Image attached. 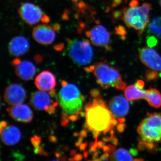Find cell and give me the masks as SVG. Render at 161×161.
<instances>
[{
  "label": "cell",
  "mask_w": 161,
  "mask_h": 161,
  "mask_svg": "<svg viewBox=\"0 0 161 161\" xmlns=\"http://www.w3.org/2000/svg\"><path fill=\"white\" fill-rule=\"evenodd\" d=\"M137 132L147 145L161 142V112L148 113L139 125Z\"/></svg>",
  "instance_id": "obj_5"
},
{
  "label": "cell",
  "mask_w": 161,
  "mask_h": 161,
  "mask_svg": "<svg viewBox=\"0 0 161 161\" xmlns=\"http://www.w3.org/2000/svg\"><path fill=\"white\" fill-rule=\"evenodd\" d=\"M158 72L153 70H148L146 73V78L147 80H151L157 79L158 77Z\"/></svg>",
  "instance_id": "obj_23"
},
{
  "label": "cell",
  "mask_w": 161,
  "mask_h": 161,
  "mask_svg": "<svg viewBox=\"0 0 161 161\" xmlns=\"http://www.w3.org/2000/svg\"><path fill=\"white\" fill-rule=\"evenodd\" d=\"M7 125V124L6 122L2 121L0 122V135H1V132L4 127Z\"/></svg>",
  "instance_id": "obj_26"
},
{
  "label": "cell",
  "mask_w": 161,
  "mask_h": 161,
  "mask_svg": "<svg viewBox=\"0 0 161 161\" xmlns=\"http://www.w3.org/2000/svg\"><path fill=\"white\" fill-rule=\"evenodd\" d=\"M85 35L95 46L111 50V33L103 25L97 23L96 25L86 31Z\"/></svg>",
  "instance_id": "obj_8"
},
{
  "label": "cell",
  "mask_w": 161,
  "mask_h": 161,
  "mask_svg": "<svg viewBox=\"0 0 161 161\" xmlns=\"http://www.w3.org/2000/svg\"><path fill=\"white\" fill-rule=\"evenodd\" d=\"M157 43V40L154 36L150 37L147 40V43L150 47L154 46Z\"/></svg>",
  "instance_id": "obj_25"
},
{
  "label": "cell",
  "mask_w": 161,
  "mask_h": 161,
  "mask_svg": "<svg viewBox=\"0 0 161 161\" xmlns=\"http://www.w3.org/2000/svg\"><path fill=\"white\" fill-rule=\"evenodd\" d=\"M144 83L142 80H138L135 85H130L125 89V95L129 101H133L145 99L147 90H143Z\"/></svg>",
  "instance_id": "obj_19"
},
{
  "label": "cell",
  "mask_w": 161,
  "mask_h": 161,
  "mask_svg": "<svg viewBox=\"0 0 161 161\" xmlns=\"http://www.w3.org/2000/svg\"><path fill=\"white\" fill-rule=\"evenodd\" d=\"M139 58L147 67L158 72H161V56L150 47L141 48L139 52Z\"/></svg>",
  "instance_id": "obj_10"
},
{
  "label": "cell",
  "mask_w": 161,
  "mask_h": 161,
  "mask_svg": "<svg viewBox=\"0 0 161 161\" xmlns=\"http://www.w3.org/2000/svg\"><path fill=\"white\" fill-rule=\"evenodd\" d=\"M151 4L145 3L139 5L138 0L130 1L129 6L114 14L115 18H121L128 28L138 31L141 36L150 23L149 14Z\"/></svg>",
  "instance_id": "obj_3"
},
{
  "label": "cell",
  "mask_w": 161,
  "mask_h": 161,
  "mask_svg": "<svg viewBox=\"0 0 161 161\" xmlns=\"http://www.w3.org/2000/svg\"><path fill=\"white\" fill-rule=\"evenodd\" d=\"M22 137L21 131L17 127L7 125L4 127L1 133V138L3 143L7 146H13L18 143Z\"/></svg>",
  "instance_id": "obj_18"
},
{
  "label": "cell",
  "mask_w": 161,
  "mask_h": 161,
  "mask_svg": "<svg viewBox=\"0 0 161 161\" xmlns=\"http://www.w3.org/2000/svg\"><path fill=\"white\" fill-rule=\"evenodd\" d=\"M122 1V0H114V2H113V4H112V6H118V5L120 4Z\"/></svg>",
  "instance_id": "obj_27"
},
{
  "label": "cell",
  "mask_w": 161,
  "mask_h": 161,
  "mask_svg": "<svg viewBox=\"0 0 161 161\" xmlns=\"http://www.w3.org/2000/svg\"><path fill=\"white\" fill-rule=\"evenodd\" d=\"M90 95V100L84 108L85 121L81 133H91L95 139L94 145L102 136L104 142L113 140L115 128L121 132L125 124L115 118L98 90H92Z\"/></svg>",
  "instance_id": "obj_1"
},
{
  "label": "cell",
  "mask_w": 161,
  "mask_h": 161,
  "mask_svg": "<svg viewBox=\"0 0 161 161\" xmlns=\"http://www.w3.org/2000/svg\"><path fill=\"white\" fill-rule=\"evenodd\" d=\"M145 99L153 108H159L161 107V93L154 88L151 87L147 90Z\"/></svg>",
  "instance_id": "obj_20"
},
{
  "label": "cell",
  "mask_w": 161,
  "mask_h": 161,
  "mask_svg": "<svg viewBox=\"0 0 161 161\" xmlns=\"http://www.w3.org/2000/svg\"><path fill=\"white\" fill-rule=\"evenodd\" d=\"M86 72L92 73L98 85L103 89L114 88L123 91L127 84L118 70L104 62H97L86 68Z\"/></svg>",
  "instance_id": "obj_4"
},
{
  "label": "cell",
  "mask_w": 161,
  "mask_h": 161,
  "mask_svg": "<svg viewBox=\"0 0 161 161\" xmlns=\"http://www.w3.org/2000/svg\"><path fill=\"white\" fill-rule=\"evenodd\" d=\"M116 33L117 35H119L122 38H125V36L126 34L125 30L123 26H119L115 28Z\"/></svg>",
  "instance_id": "obj_24"
},
{
  "label": "cell",
  "mask_w": 161,
  "mask_h": 161,
  "mask_svg": "<svg viewBox=\"0 0 161 161\" xmlns=\"http://www.w3.org/2000/svg\"><path fill=\"white\" fill-rule=\"evenodd\" d=\"M4 98L6 103L10 105L21 104L26 100V90L19 84H11L5 90Z\"/></svg>",
  "instance_id": "obj_13"
},
{
  "label": "cell",
  "mask_w": 161,
  "mask_h": 161,
  "mask_svg": "<svg viewBox=\"0 0 161 161\" xmlns=\"http://www.w3.org/2000/svg\"><path fill=\"white\" fill-rule=\"evenodd\" d=\"M0 108H1V104H0Z\"/></svg>",
  "instance_id": "obj_30"
},
{
  "label": "cell",
  "mask_w": 161,
  "mask_h": 161,
  "mask_svg": "<svg viewBox=\"0 0 161 161\" xmlns=\"http://www.w3.org/2000/svg\"><path fill=\"white\" fill-rule=\"evenodd\" d=\"M108 107L115 118L124 123V119L130 111V105L127 98L120 95L114 96L110 99Z\"/></svg>",
  "instance_id": "obj_11"
},
{
  "label": "cell",
  "mask_w": 161,
  "mask_h": 161,
  "mask_svg": "<svg viewBox=\"0 0 161 161\" xmlns=\"http://www.w3.org/2000/svg\"><path fill=\"white\" fill-rule=\"evenodd\" d=\"M22 19L28 25H35L41 22L45 15L39 6L33 3H23L18 10Z\"/></svg>",
  "instance_id": "obj_9"
},
{
  "label": "cell",
  "mask_w": 161,
  "mask_h": 161,
  "mask_svg": "<svg viewBox=\"0 0 161 161\" xmlns=\"http://www.w3.org/2000/svg\"><path fill=\"white\" fill-rule=\"evenodd\" d=\"M61 86L57 99L61 110V123L66 126L83 114L85 99L76 85L63 80Z\"/></svg>",
  "instance_id": "obj_2"
},
{
  "label": "cell",
  "mask_w": 161,
  "mask_h": 161,
  "mask_svg": "<svg viewBox=\"0 0 161 161\" xmlns=\"http://www.w3.org/2000/svg\"><path fill=\"white\" fill-rule=\"evenodd\" d=\"M12 64L16 75L23 80H31L36 75V68L31 61L15 58L13 60Z\"/></svg>",
  "instance_id": "obj_14"
},
{
  "label": "cell",
  "mask_w": 161,
  "mask_h": 161,
  "mask_svg": "<svg viewBox=\"0 0 161 161\" xmlns=\"http://www.w3.org/2000/svg\"><path fill=\"white\" fill-rule=\"evenodd\" d=\"M159 4H160V5L161 7V0H160Z\"/></svg>",
  "instance_id": "obj_29"
},
{
  "label": "cell",
  "mask_w": 161,
  "mask_h": 161,
  "mask_svg": "<svg viewBox=\"0 0 161 161\" xmlns=\"http://www.w3.org/2000/svg\"><path fill=\"white\" fill-rule=\"evenodd\" d=\"M54 26L46 24H40L35 26L32 31L33 38L37 43L42 45H49L55 41L56 32Z\"/></svg>",
  "instance_id": "obj_12"
},
{
  "label": "cell",
  "mask_w": 161,
  "mask_h": 161,
  "mask_svg": "<svg viewBox=\"0 0 161 161\" xmlns=\"http://www.w3.org/2000/svg\"></svg>",
  "instance_id": "obj_31"
},
{
  "label": "cell",
  "mask_w": 161,
  "mask_h": 161,
  "mask_svg": "<svg viewBox=\"0 0 161 161\" xmlns=\"http://www.w3.org/2000/svg\"><path fill=\"white\" fill-rule=\"evenodd\" d=\"M7 112L15 120L23 123H29L33 119V112L26 104L17 105L7 108Z\"/></svg>",
  "instance_id": "obj_15"
},
{
  "label": "cell",
  "mask_w": 161,
  "mask_h": 161,
  "mask_svg": "<svg viewBox=\"0 0 161 161\" xmlns=\"http://www.w3.org/2000/svg\"><path fill=\"white\" fill-rule=\"evenodd\" d=\"M37 88L41 91L51 92L55 91L57 84L56 77L52 72L47 70L41 72L35 80Z\"/></svg>",
  "instance_id": "obj_16"
},
{
  "label": "cell",
  "mask_w": 161,
  "mask_h": 161,
  "mask_svg": "<svg viewBox=\"0 0 161 161\" xmlns=\"http://www.w3.org/2000/svg\"><path fill=\"white\" fill-rule=\"evenodd\" d=\"M150 33L161 39V17L153 19L148 25Z\"/></svg>",
  "instance_id": "obj_22"
},
{
  "label": "cell",
  "mask_w": 161,
  "mask_h": 161,
  "mask_svg": "<svg viewBox=\"0 0 161 161\" xmlns=\"http://www.w3.org/2000/svg\"><path fill=\"white\" fill-rule=\"evenodd\" d=\"M67 43L68 56L75 64L83 66L91 63L94 53L89 40L85 39L69 40Z\"/></svg>",
  "instance_id": "obj_6"
},
{
  "label": "cell",
  "mask_w": 161,
  "mask_h": 161,
  "mask_svg": "<svg viewBox=\"0 0 161 161\" xmlns=\"http://www.w3.org/2000/svg\"><path fill=\"white\" fill-rule=\"evenodd\" d=\"M29 41L22 36H18L13 38L8 44V50L10 54L19 57L26 54L30 49Z\"/></svg>",
  "instance_id": "obj_17"
},
{
  "label": "cell",
  "mask_w": 161,
  "mask_h": 161,
  "mask_svg": "<svg viewBox=\"0 0 161 161\" xmlns=\"http://www.w3.org/2000/svg\"><path fill=\"white\" fill-rule=\"evenodd\" d=\"M32 106L38 111H44L50 115L56 113L58 103L56 92L37 91L33 93L31 96Z\"/></svg>",
  "instance_id": "obj_7"
},
{
  "label": "cell",
  "mask_w": 161,
  "mask_h": 161,
  "mask_svg": "<svg viewBox=\"0 0 161 161\" xmlns=\"http://www.w3.org/2000/svg\"><path fill=\"white\" fill-rule=\"evenodd\" d=\"M110 161H134L130 152L126 149L119 148L112 152Z\"/></svg>",
  "instance_id": "obj_21"
},
{
  "label": "cell",
  "mask_w": 161,
  "mask_h": 161,
  "mask_svg": "<svg viewBox=\"0 0 161 161\" xmlns=\"http://www.w3.org/2000/svg\"><path fill=\"white\" fill-rule=\"evenodd\" d=\"M72 1H73V2H78V0H72Z\"/></svg>",
  "instance_id": "obj_28"
}]
</instances>
